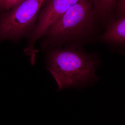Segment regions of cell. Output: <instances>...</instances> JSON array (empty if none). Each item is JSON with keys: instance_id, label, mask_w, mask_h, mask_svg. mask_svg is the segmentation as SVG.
<instances>
[{"instance_id": "8", "label": "cell", "mask_w": 125, "mask_h": 125, "mask_svg": "<svg viewBox=\"0 0 125 125\" xmlns=\"http://www.w3.org/2000/svg\"><path fill=\"white\" fill-rule=\"evenodd\" d=\"M125 16V0H117L115 10L116 19Z\"/></svg>"}, {"instance_id": "7", "label": "cell", "mask_w": 125, "mask_h": 125, "mask_svg": "<svg viewBox=\"0 0 125 125\" xmlns=\"http://www.w3.org/2000/svg\"><path fill=\"white\" fill-rule=\"evenodd\" d=\"M24 0H0V13L10 10L18 5Z\"/></svg>"}, {"instance_id": "1", "label": "cell", "mask_w": 125, "mask_h": 125, "mask_svg": "<svg viewBox=\"0 0 125 125\" xmlns=\"http://www.w3.org/2000/svg\"><path fill=\"white\" fill-rule=\"evenodd\" d=\"M104 27L92 0H80L70 7L47 30L45 47L81 48L98 42Z\"/></svg>"}, {"instance_id": "9", "label": "cell", "mask_w": 125, "mask_h": 125, "mask_svg": "<svg viewBox=\"0 0 125 125\" xmlns=\"http://www.w3.org/2000/svg\"></svg>"}, {"instance_id": "2", "label": "cell", "mask_w": 125, "mask_h": 125, "mask_svg": "<svg viewBox=\"0 0 125 125\" xmlns=\"http://www.w3.org/2000/svg\"><path fill=\"white\" fill-rule=\"evenodd\" d=\"M47 62L48 70L62 89L96 78L101 61L97 54L87 53L82 48L58 47L49 52Z\"/></svg>"}, {"instance_id": "3", "label": "cell", "mask_w": 125, "mask_h": 125, "mask_svg": "<svg viewBox=\"0 0 125 125\" xmlns=\"http://www.w3.org/2000/svg\"><path fill=\"white\" fill-rule=\"evenodd\" d=\"M46 0H24L8 11L0 13V42L18 41L30 36L40 8Z\"/></svg>"}, {"instance_id": "5", "label": "cell", "mask_w": 125, "mask_h": 125, "mask_svg": "<svg viewBox=\"0 0 125 125\" xmlns=\"http://www.w3.org/2000/svg\"><path fill=\"white\" fill-rule=\"evenodd\" d=\"M105 29L98 42L107 45L112 51L123 54L125 48V16L108 21Z\"/></svg>"}, {"instance_id": "6", "label": "cell", "mask_w": 125, "mask_h": 125, "mask_svg": "<svg viewBox=\"0 0 125 125\" xmlns=\"http://www.w3.org/2000/svg\"><path fill=\"white\" fill-rule=\"evenodd\" d=\"M95 11L105 28L107 23L115 19L117 0H92Z\"/></svg>"}, {"instance_id": "4", "label": "cell", "mask_w": 125, "mask_h": 125, "mask_svg": "<svg viewBox=\"0 0 125 125\" xmlns=\"http://www.w3.org/2000/svg\"><path fill=\"white\" fill-rule=\"evenodd\" d=\"M80 0H49L38 14L37 23L30 36L25 51L33 57L35 54L34 46L48 29L62 16L70 7Z\"/></svg>"}]
</instances>
